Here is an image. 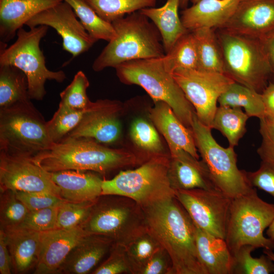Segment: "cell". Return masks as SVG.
<instances>
[{
    "label": "cell",
    "instance_id": "6da1fadb",
    "mask_svg": "<svg viewBox=\"0 0 274 274\" xmlns=\"http://www.w3.org/2000/svg\"><path fill=\"white\" fill-rule=\"evenodd\" d=\"M147 230L168 254L174 274H207L192 219L175 197L142 207Z\"/></svg>",
    "mask_w": 274,
    "mask_h": 274
},
{
    "label": "cell",
    "instance_id": "7a4b0ae2",
    "mask_svg": "<svg viewBox=\"0 0 274 274\" xmlns=\"http://www.w3.org/2000/svg\"><path fill=\"white\" fill-rule=\"evenodd\" d=\"M33 159L46 170H91L105 175L141 164V156L125 149H114L87 139H64Z\"/></svg>",
    "mask_w": 274,
    "mask_h": 274
},
{
    "label": "cell",
    "instance_id": "3957f363",
    "mask_svg": "<svg viewBox=\"0 0 274 274\" xmlns=\"http://www.w3.org/2000/svg\"><path fill=\"white\" fill-rule=\"evenodd\" d=\"M112 23L116 37L108 42L93 61L92 67L95 72L115 68L128 61L165 55L158 29L140 11L118 18Z\"/></svg>",
    "mask_w": 274,
    "mask_h": 274
},
{
    "label": "cell",
    "instance_id": "277c9868",
    "mask_svg": "<svg viewBox=\"0 0 274 274\" xmlns=\"http://www.w3.org/2000/svg\"><path fill=\"white\" fill-rule=\"evenodd\" d=\"M165 55L122 63L115 68L117 76L124 84L142 87L154 102L166 103L179 119L191 129L194 108L174 78Z\"/></svg>",
    "mask_w": 274,
    "mask_h": 274
},
{
    "label": "cell",
    "instance_id": "5b68a950",
    "mask_svg": "<svg viewBox=\"0 0 274 274\" xmlns=\"http://www.w3.org/2000/svg\"><path fill=\"white\" fill-rule=\"evenodd\" d=\"M54 144L47 122L31 100L0 109V151L34 158Z\"/></svg>",
    "mask_w": 274,
    "mask_h": 274
},
{
    "label": "cell",
    "instance_id": "8992f818",
    "mask_svg": "<svg viewBox=\"0 0 274 274\" xmlns=\"http://www.w3.org/2000/svg\"><path fill=\"white\" fill-rule=\"evenodd\" d=\"M216 32L224 62V74L259 93L272 75L261 39L218 28Z\"/></svg>",
    "mask_w": 274,
    "mask_h": 274
},
{
    "label": "cell",
    "instance_id": "52a82bcc",
    "mask_svg": "<svg viewBox=\"0 0 274 274\" xmlns=\"http://www.w3.org/2000/svg\"><path fill=\"white\" fill-rule=\"evenodd\" d=\"M170 154L151 157L131 170L121 171L111 180H103L101 195L129 197L142 207L175 197L168 177Z\"/></svg>",
    "mask_w": 274,
    "mask_h": 274
},
{
    "label": "cell",
    "instance_id": "ba28073f",
    "mask_svg": "<svg viewBox=\"0 0 274 274\" xmlns=\"http://www.w3.org/2000/svg\"><path fill=\"white\" fill-rule=\"evenodd\" d=\"M274 218V204L263 200L253 187L231 199L225 240L232 256L244 245L274 249V243L263 232Z\"/></svg>",
    "mask_w": 274,
    "mask_h": 274
},
{
    "label": "cell",
    "instance_id": "9c48e42d",
    "mask_svg": "<svg viewBox=\"0 0 274 274\" xmlns=\"http://www.w3.org/2000/svg\"><path fill=\"white\" fill-rule=\"evenodd\" d=\"M29 28L28 30L23 27L18 29L16 40L10 46L1 42L0 65H12L21 70L27 79L30 98L42 100L46 94L45 84L47 80L61 83L66 75L61 70L50 71L46 65L40 45L47 34L48 26L41 25Z\"/></svg>",
    "mask_w": 274,
    "mask_h": 274
},
{
    "label": "cell",
    "instance_id": "30bf717a",
    "mask_svg": "<svg viewBox=\"0 0 274 274\" xmlns=\"http://www.w3.org/2000/svg\"><path fill=\"white\" fill-rule=\"evenodd\" d=\"M81 227L88 234L105 236L114 244L124 245L146 229L142 207L118 195H101Z\"/></svg>",
    "mask_w": 274,
    "mask_h": 274
},
{
    "label": "cell",
    "instance_id": "8fae6325",
    "mask_svg": "<svg viewBox=\"0 0 274 274\" xmlns=\"http://www.w3.org/2000/svg\"><path fill=\"white\" fill-rule=\"evenodd\" d=\"M196 146L216 188L231 198L248 192L253 187L246 171L237 166L234 147L224 148L214 138L209 127L194 116L191 125Z\"/></svg>",
    "mask_w": 274,
    "mask_h": 274
},
{
    "label": "cell",
    "instance_id": "7c38bea8",
    "mask_svg": "<svg viewBox=\"0 0 274 274\" xmlns=\"http://www.w3.org/2000/svg\"><path fill=\"white\" fill-rule=\"evenodd\" d=\"M173 74L198 119L211 128L220 96L234 81L224 74L198 69H178Z\"/></svg>",
    "mask_w": 274,
    "mask_h": 274
},
{
    "label": "cell",
    "instance_id": "4fadbf2b",
    "mask_svg": "<svg viewBox=\"0 0 274 274\" xmlns=\"http://www.w3.org/2000/svg\"><path fill=\"white\" fill-rule=\"evenodd\" d=\"M175 197L197 227L225 239L231 198L218 190L198 188L175 190Z\"/></svg>",
    "mask_w": 274,
    "mask_h": 274
},
{
    "label": "cell",
    "instance_id": "5bb4252c",
    "mask_svg": "<svg viewBox=\"0 0 274 274\" xmlns=\"http://www.w3.org/2000/svg\"><path fill=\"white\" fill-rule=\"evenodd\" d=\"M46 192L60 197L59 188L33 158L0 152V191Z\"/></svg>",
    "mask_w": 274,
    "mask_h": 274
},
{
    "label": "cell",
    "instance_id": "9a60e30c",
    "mask_svg": "<svg viewBox=\"0 0 274 274\" xmlns=\"http://www.w3.org/2000/svg\"><path fill=\"white\" fill-rule=\"evenodd\" d=\"M72 7L62 1L33 16L26 25H44L53 28L62 40V49L76 57L87 51L97 41L86 30Z\"/></svg>",
    "mask_w": 274,
    "mask_h": 274
},
{
    "label": "cell",
    "instance_id": "2e32d148",
    "mask_svg": "<svg viewBox=\"0 0 274 274\" xmlns=\"http://www.w3.org/2000/svg\"><path fill=\"white\" fill-rule=\"evenodd\" d=\"M121 108L117 100L91 101L79 124L64 139H87L101 144L116 142L121 134L118 118Z\"/></svg>",
    "mask_w": 274,
    "mask_h": 274
},
{
    "label": "cell",
    "instance_id": "e0dca14e",
    "mask_svg": "<svg viewBox=\"0 0 274 274\" xmlns=\"http://www.w3.org/2000/svg\"><path fill=\"white\" fill-rule=\"evenodd\" d=\"M219 28L263 38L274 30V0H240L231 17Z\"/></svg>",
    "mask_w": 274,
    "mask_h": 274
},
{
    "label": "cell",
    "instance_id": "ac0fdd59",
    "mask_svg": "<svg viewBox=\"0 0 274 274\" xmlns=\"http://www.w3.org/2000/svg\"><path fill=\"white\" fill-rule=\"evenodd\" d=\"M89 235L81 226L41 232L39 254L35 274H55L73 249Z\"/></svg>",
    "mask_w": 274,
    "mask_h": 274
},
{
    "label": "cell",
    "instance_id": "d6986e66",
    "mask_svg": "<svg viewBox=\"0 0 274 274\" xmlns=\"http://www.w3.org/2000/svg\"><path fill=\"white\" fill-rule=\"evenodd\" d=\"M169 153L168 177L174 190L197 188L218 190L202 160L199 161L180 149H169Z\"/></svg>",
    "mask_w": 274,
    "mask_h": 274
},
{
    "label": "cell",
    "instance_id": "ffe728a7",
    "mask_svg": "<svg viewBox=\"0 0 274 274\" xmlns=\"http://www.w3.org/2000/svg\"><path fill=\"white\" fill-rule=\"evenodd\" d=\"M154 102V107L150 110V118L163 135L169 149H182L198 159L192 129L179 119L166 103L162 101Z\"/></svg>",
    "mask_w": 274,
    "mask_h": 274
},
{
    "label": "cell",
    "instance_id": "44dd1931",
    "mask_svg": "<svg viewBox=\"0 0 274 274\" xmlns=\"http://www.w3.org/2000/svg\"><path fill=\"white\" fill-rule=\"evenodd\" d=\"M240 0H199L183 9L180 17L189 32L201 28L218 29L231 17Z\"/></svg>",
    "mask_w": 274,
    "mask_h": 274
},
{
    "label": "cell",
    "instance_id": "7402d4cb",
    "mask_svg": "<svg viewBox=\"0 0 274 274\" xmlns=\"http://www.w3.org/2000/svg\"><path fill=\"white\" fill-rule=\"evenodd\" d=\"M62 0H0V40L7 43L38 13Z\"/></svg>",
    "mask_w": 274,
    "mask_h": 274
},
{
    "label": "cell",
    "instance_id": "603a6c76",
    "mask_svg": "<svg viewBox=\"0 0 274 274\" xmlns=\"http://www.w3.org/2000/svg\"><path fill=\"white\" fill-rule=\"evenodd\" d=\"M113 244L105 236L87 235L71 251L57 273H89L110 252Z\"/></svg>",
    "mask_w": 274,
    "mask_h": 274
},
{
    "label": "cell",
    "instance_id": "cb8c5ba5",
    "mask_svg": "<svg viewBox=\"0 0 274 274\" xmlns=\"http://www.w3.org/2000/svg\"><path fill=\"white\" fill-rule=\"evenodd\" d=\"M64 200L74 202L96 200L101 195L103 180L90 173L65 170L51 173Z\"/></svg>",
    "mask_w": 274,
    "mask_h": 274
},
{
    "label": "cell",
    "instance_id": "d4e9b609",
    "mask_svg": "<svg viewBox=\"0 0 274 274\" xmlns=\"http://www.w3.org/2000/svg\"><path fill=\"white\" fill-rule=\"evenodd\" d=\"M3 231L15 272L23 273L35 267L40 249L41 232L20 227Z\"/></svg>",
    "mask_w": 274,
    "mask_h": 274
},
{
    "label": "cell",
    "instance_id": "484cf974",
    "mask_svg": "<svg viewBox=\"0 0 274 274\" xmlns=\"http://www.w3.org/2000/svg\"><path fill=\"white\" fill-rule=\"evenodd\" d=\"M195 226L197 252L207 274H231L233 256L225 239Z\"/></svg>",
    "mask_w": 274,
    "mask_h": 274
},
{
    "label": "cell",
    "instance_id": "4316f807",
    "mask_svg": "<svg viewBox=\"0 0 274 274\" xmlns=\"http://www.w3.org/2000/svg\"><path fill=\"white\" fill-rule=\"evenodd\" d=\"M181 0H167L162 6L143 9L140 12L148 18L161 34L165 54L176 42L189 32L184 26L178 13Z\"/></svg>",
    "mask_w": 274,
    "mask_h": 274
},
{
    "label": "cell",
    "instance_id": "83f0119b",
    "mask_svg": "<svg viewBox=\"0 0 274 274\" xmlns=\"http://www.w3.org/2000/svg\"><path fill=\"white\" fill-rule=\"evenodd\" d=\"M30 100L25 74L15 66L0 65V109Z\"/></svg>",
    "mask_w": 274,
    "mask_h": 274
},
{
    "label": "cell",
    "instance_id": "f1b7e54d",
    "mask_svg": "<svg viewBox=\"0 0 274 274\" xmlns=\"http://www.w3.org/2000/svg\"><path fill=\"white\" fill-rule=\"evenodd\" d=\"M192 32L197 50V69L224 74V62L216 29L201 28Z\"/></svg>",
    "mask_w": 274,
    "mask_h": 274
},
{
    "label": "cell",
    "instance_id": "f546056e",
    "mask_svg": "<svg viewBox=\"0 0 274 274\" xmlns=\"http://www.w3.org/2000/svg\"><path fill=\"white\" fill-rule=\"evenodd\" d=\"M249 118L241 108L219 106L211 128L219 131L227 139L229 146L234 148L247 131L246 124Z\"/></svg>",
    "mask_w": 274,
    "mask_h": 274
},
{
    "label": "cell",
    "instance_id": "4dcf8cb0",
    "mask_svg": "<svg viewBox=\"0 0 274 274\" xmlns=\"http://www.w3.org/2000/svg\"><path fill=\"white\" fill-rule=\"evenodd\" d=\"M218 102L221 106L243 108L249 117H265L261 93L235 82L220 96Z\"/></svg>",
    "mask_w": 274,
    "mask_h": 274
},
{
    "label": "cell",
    "instance_id": "1f68e13d",
    "mask_svg": "<svg viewBox=\"0 0 274 274\" xmlns=\"http://www.w3.org/2000/svg\"><path fill=\"white\" fill-rule=\"evenodd\" d=\"M68 3L89 35L95 40L109 42L116 37L112 23L101 18L84 0H62Z\"/></svg>",
    "mask_w": 274,
    "mask_h": 274
},
{
    "label": "cell",
    "instance_id": "d6a6232c",
    "mask_svg": "<svg viewBox=\"0 0 274 274\" xmlns=\"http://www.w3.org/2000/svg\"><path fill=\"white\" fill-rule=\"evenodd\" d=\"M103 19L112 23L125 15L154 7L157 0H84Z\"/></svg>",
    "mask_w": 274,
    "mask_h": 274
},
{
    "label": "cell",
    "instance_id": "836d02e7",
    "mask_svg": "<svg viewBox=\"0 0 274 274\" xmlns=\"http://www.w3.org/2000/svg\"><path fill=\"white\" fill-rule=\"evenodd\" d=\"M165 58L173 73L178 69H197V50L192 32L189 31L182 36Z\"/></svg>",
    "mask_w": 274,
    "mask_h": 274
},
{
    "label": "cell",
    "instance_id": "e575fe53",
    "mask_svg": "<svg viewBox=\"0 0 274 274\" xmlns=\"http://www.w3.org/2000/svg\"><path fill=\"white\" fill-rule=\"evenodd\" d=\"M125 246L132 274H139L154 253L161 248L147 227Z\"/></svg>",
    "mask_w": 274,
    "mask_h": 274
},
{
    "label": "cell",
    "instance_id": "d590c367",
    "mask_svg": "<svg viewBox=\"0 0 274 274\" xmlns=\"http://www.w3.org/2000/svg\"><path fill=\"white\" fill-rule=\"evenodd\" d=\"M86 109L77 110L59 104L52 118L47 122L48 133L54 144L60 142L77 126Z\"/></svg>",
    "mask_w": 274,
    "mask_h": 274
},
{
    "label": "cell",
    "instance_id": "8d00e7d4",
    "mask_svg": "<svg viewBox=\"0 0 274 274\" xmlns=\"http://www.w3.org/2000/svg\"><path fill=\"white\" fill-rule=\"evenodd\" d=\"M256 248L251 245L241 247L233 256L231 274H269L274 273V262L264 254L259 258L251 253Z\"/></svg>",
    "mask_w": 274,
    "mask_h": 274
},
{
    "label": "cell",
    "instance_id": "74e56055",
    "mask_svg": "<svg viewBox=\"0 0 274 274\" xmlns=\"http://www.w3.org/2000/svg\"><path fill=\"white\" fill-rule=\"evenodd\" d=\"M130 135L134 144L150 158L165 154L155 128L145 119L138 118L132 122Z\"/></svg>",
    "mask_w": 274,
    "mask_h": 274
},
{
    "label": "cell",
    "instance_id": "f35d334b",
    "mask_svg": "<svg viewBox=\"0 0 274 274\" xmlns=\"http://www.w3.org/2000/svg\"><path fill=\"white\" fill-rule=\"evenodd\" d=\"M0 192V229L18 226L29 210L17 198L15 191L7 189Z\"/></svg>",
    "mask_w": 274,
    "mask_h": 274
},
{
    "label": "cell",
    "instance_id": "ab89813d",
    "mask_svg": "<svg viewBox=\"0 0 274 274\" xmlns=\"http://www.w3.org/2000/svg\"><path fill=\"white\" fill-rule=\"evenodd\" d=\"M89 80L81 71H78L71 83L60 93V104L77 110H85L91 101L87 94Z\"/></svg>",
    "mask_w": 274,
    "mask_h": 274
},
{
    "label": "cell",
    "instance_id": "60d3db41",
    "mask_svg": "<svg viewBox=\"0 0 274 274\" xmlns=\"http://www.w3.org/2000/svg\"><path fill=\"white\" fill-rule=\"evenodd\" d=\"M95 201L74 202L65 201L59 207L57 228L70 229L81 226L88 218Z\"/></svg>",
    "mask_w": 274,
    "mask_h": 274
},
{
    "label": "cell",
    "instance_id": "b9f144b4",
    "mask_svg": "<svg viewBox=\"0 0 274 274\" xmlns=\"http://www.w3.org/2000/svg\"><path fill=\"white\" fill-rule=\"evenodd\" d=\"M109 253L108 258L94 270L93 274H132L125 245L114 244Z\"/></svg>",
    "mask_w": 274,
    "mask_h": 274
},
{
    "label": "cell",
    "instance_id": "7bdbcfd3",
    "mask_svg": "<svg viewBox=\"0 0 274 274\" xmlns=\"http://www.w3.org/2000/svg\"><path fill=\"white\" fill-rule=\"evenodd\" d=\"M59 207L29 211L20 227L38 232L57 228V215Z\"/></svg>",
    "mask_w": 274,
    "mask_h": 274
},
{
    "label": "cell",
    "instance_id": "ee69618b",
    "mask_svg": "<svg viewBox=\"0 0 274 274\" xmlns=\"http://www.w3.org/2000/svg\"><path fill=\"white\" fill-rule=\"evenodd\" d=\"M17 198L29 211L60 206L65 201L61 197L46 192L15 191Z\"/></svg>",
    "mask_w": 274,
    "mask_h": 274
},
{
    "label": "cell",
    "instance_id": "f6af8a7d",
    "mask_svg": "<svg viewBox=\"0 0 274 274\" xmlns=\"http://www.w3.org/2000/svg\"><path fill=\"white\" fill-rule=\"evenodd\" d=\"M259 120L261 143L257 152L262 161L274 164V120L263 117Z\"/></svg>",
    "mask_w": 274,
    "mask_h": 274
},
{
    "label": "cell",
    "instance_id": "bcb514c9",
    "mask_svg": "<svg viewBox=\"0 0 274 274\" xmlns=\"http://www.w3.org/2000/svg\"><path fill=\"white\" fill-rule=\"evenodd\" d=\"M246 173L253 187L258 188L274 198V164L261 161L257 170Z\"/></svg>",
    "mask_w": 274,
    "mask_h": 274
},
{
    "label": "cell",
    "instance_id": "7dc6e473",
    "mask_svg": "<svg viewBox=\"0 0 274 274\" xmlns=\"http://www.w3.org/2000/svg\"><path fill=\"white\" fill-rule=\"evenodd\" d=\"M139 274H174L173 264L167 252L160 248Z\"/></svg>",
    "mask_w": 274,
    "mask_h": 274
},
{
    "label": "cell",
    "instance_id": "c3c4849f",
    "mask_svg": "<svg viewBox=\"0 0 274 274\" xmlns=\"http://www.w3.org/2000/svg\"><path fill=\"white\" fill-rule=\"evenodd\" d=\"M13 268L11 256L3 230L0 229V273L11 274Z\"/></svg>",
    "mask_w": 274,
    "mask_h": 274
},
{
    "label": "cell",
    "instance_id": "681fc988",
    "mask_svg": "<svg viewBox=\"0 0 274 274\" xmlns=\"http://www.w3.org/2000/svg\"><path fill=\"white\" fill-rule=\"evenodd\" d=\"M265 117L274 120V82H270L261 93Z\"/></svg>",
    "mask_w": 274,
    "mask_h": 274
},
{
    "label": "cell",
    "instance_id": "f907efd6",
    "mask_svg": "<svg viewBox=\"0 0 274 274\" xmlns=\"http://www.w3.org/2000/svg\"><path fill=\"white\" fill-rule=\"evenodd\" d=\"M268 62L271 74L274 76V30L261 38Z\"/></svg>",
    "mask_w": 274,
    "mask_h": 274
},
{
    "label": "cell",
    "instance_id": "816d5d0a",
    "mask_svg": "<svg viewBox=\"0 0 274 274\" xmlns=\"http://www.w3.org/2000/svg\"><path fill=\"white\" fill-rule=\"evenodd\" d=\"M266 234L274 243V218L268 226Z\"/></svg>",
    "mask_w": 274,
    "mask_h": 274
},
{
    "label": "cell",
    "instance_id": "f5cc1de1",
    "mask_svg": "<svg viewBox=\"0 0 274 274\" xmlns=\"http://www.w3.org/2000/svg\"><path fill=\"white\" fill-rule=\"evenodd\" d=\"M263 253L267 256L272 261L274 262V252L272 250L263 249Z\"/></svg>",
    "mask_w": 274,
    "mask_h": 274
},
{
    "label": "cell",
    "instance_id": "db71d44e",
    "mask_svg": "<svg viewBox=\"0 0 274 274\" xmlns=\"http://www.w3.org/2000/svg\"><path fill=\"white\" fill-rule=\"evenodd\" d=\"M189 0H181L180 7L182 9H184L188 7Z\"/></svg>",
    "mask_w": 274,
    "mask_h": 274
},
{
    "label": "cell",
    "instance_id": "11a10c76",
    "mask_svg": "<svg viewBox=\"0 0 274 274\" xmlns=\"http://www.w3.org/2000/svg\"><path fill=\"white\" fill-rule=\"evenodd\" d=\"M199 1V0H189V2H191L192 4H194Z\"/></svg>",
    "mask_w": 274,
    "mask_h": 274
}]
</instances>
